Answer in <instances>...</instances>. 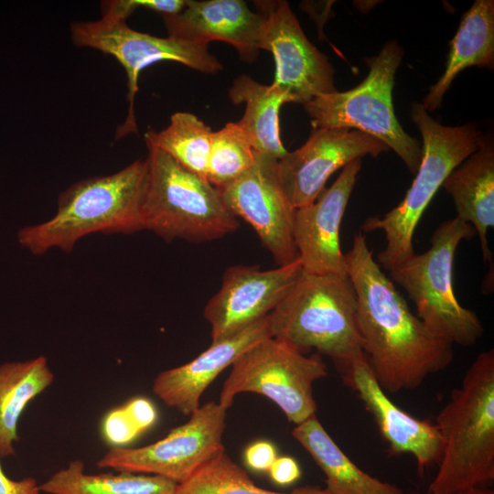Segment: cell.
<instances>
[{
    "label": "cell",
    "instance_id": "2",
    "mask_svg": "<svg viewBox=\"0 0 494 494\" xmlns=\"http://www.w3.org/2000/svg\"><path fill=\"white\" fill-rule=\"evenodd\" d=\"M146 176L145 158L116 173L75 182L59 196L51 218L17 231L18 243L35 255L52 249L70 252L81 238L92 233L130 234L145 230Z\"/></svg>",
    "mask_w": 494,
    "mask_h": 494
},
{
    "label": "cell",
    "instance_id": "33",
    "mask_svg": "<svg viewBox=\"0 0 494 494\" xmlns=\"http://www.w3.org/2000/svg\"><path fill=\"white\" fill-rule=\"evenodd\" d=\"M0 494H40V489L33 478L10 479L4 473L0 463Z\"/></svg>",
    "mask_w": 494,
    "mask_h": 494
},
{
    "label": "cell",
    "instance_id": "31",
    "mask_svg": "<svg viewBox=\"0 0 494 494\" xmlns=\"http://www.w3.org/2000/svg\"><path fill=\"white\" fill-rule=\"evenodd\" d=\"M244 457L246 465L252 469L268 471L277 458V453L272 443L258 441L247 447Z\"/></svg>",
    "mask_w": 494,
    "mask_h": 494
},
{
    "label": "cell",
    "instance_id": "13",
    "mask_svg": "<svg viewBox=\"0 0 494 494\" xmlns=\"http://www.w3.org/2000/svg\"><path fill=\"white\" fill-rule=\"evenodd\" d=\"M257 3L263 16L260 49L271 52L275 65L273 83L303 105L316 96L336 91L333 66L307 39L288 3Z\"/></svg>",
    "mask_w": 494,
    "mask_h": 494
},
{
    "label": "cell",
    "instance_id": "14",
    "mask_svg": "<svg viewBox=\"0 0 494 494\" xmlns=\"http://www.w3.org/2000/svg\"><path fill=\"white\" fill-rule=\"evenodd\" d=\"M302 273L299 259L274 269L235 265L223 274L220 290L209 300L204 317L211 340L234 336L270 315Z\"/></svg>",
    "mask_w": 494,
    "mask_h": 494
},
{
    "label": "cell",
    "instance_id": "10",
    "mask_svg": "<svg viewBox=\"0 0 494 494\" xmlns=\"http://www.w3.org/2000/svg\"><path fill=\"white\" fill-rule=\"evenodd\" d=\"M70 32L76 46L114 57L126 72L128 112L117 129V139L137 133L134 98L139 73L147 66L170 60L207 74H216L222 70L219 59L209 53L208 45L139 32L129 27L124 20L102 16L91 22H76L71 24Z\"/></svg>",
    "mask_w": 494,
    "mask_h": 494
},
{
    "label": "cell",
    "instance_id": "32",
    "mask_svg": "<svg viewBox=\"0 0 494 494\" xmlns=\"http://www.w3.org/2000/svg\"><path fill=\"white\" fill-rule=\"evenodd\" d=\"M268 471L274 482L281 486L293 484L301 476L297 462L290 456H277Z\"/></svg>",
    "mask_w": 494,
    "mask_h": 494
},
{
    "label": "cell",
    "instance_id": "25",
    "mask_svg": "<svg viewBox=\"0 0 494 494\" xmlns=\"http://www.w3.org/2000/svg\"><path fill=\"white\" fill-rule=\"evenodd\" d=\"M178 484L155 475L130 472L88 474L74 459L40 486L47 494H175Z\"/></svg>",
    "mask_w": 494,
    "mask_h": 494
},
{
    "label": "cell",
    "instance_id": "24",
    "mask_svg": "<svg viewBox=\"0 0 494 494\" xmlns=\"http://www.w3.org/2000/svg\"><path fill=\"white\" fill-rule=\"evenodd\" d=\"M53 381L54 374L43 356L0 364V456L15 455L22 413Z\"/></svg>",
    "mask_w": 494,
    "mask_h": 494
},
{
    "label": "cell",
    "instance_id": "1",
    "mask_svg": "<svg viewBox=\"0 0 494 494\" xmlns=\"http://www.w3.org/2000/svg\"><path fill=\"white\" fill-rule=\"evenodd\" d=\"M357 296L362 349L385 392L417 389L454 359L453 345L433 334L409 308L373 259L361 231L345 253Z\"/></svg>",
    "mask_w": 494,
    "mask_h": 494
},
{
    "label": "cell",
    "instance_id": "4",
    "mask_svg": "<svg viewBox=\"0 0 494 494\" xmlns=\"http://www.w3.org/2000/svg\"><path fill=\"white\" fill-rule=\"evenodd\" d=\"M273 338L329 357L338 370L363 352L357 296L349 275L301 273L269 315Z\"/></svg>",
    "mask_w": 494,
    "mask_h": 494
},
{
    "label": "cell",
    "instance_id": "19",
    "mask_svg": "<svg viewBox=\"0 0 494 494\" xmlns=\"http://www.w3.org/2000/svg\"><path fill=\"white\" fill-rule=\"evenodd\" d=\"M272 337L269 315L240 333L211 345L191 361L160 372L154 393L167 406L185 415L199 407V399L215 378L249 347Z\"/></svg>",
    "mask_w": 494,
    "mask_h": 494
},
{
    "label": "cell",
    "instance_id": "26",
    "mask_svg": "<svg viewBox=\"0 0 494 494\" xmlns=\"http://www.w3.org/2000/svg\"><path fill=\"white\" fill-rule=\"evenodd\" d=\"M212 133L211 128L195 114L177 112L171 115L166 128L159 132L148 129L145 139L146 144L206 179Z\"/></svg>",
    "mask_w": 494,
    "mask_h": 494
},
{
    "label": "cell",
    "instance_id": "22",
    "mask_svg": "<svg viewBox=\"0 0 494 494\" xmlns=\"http://www.w3.org/2000/svg\"><path fill=\"white\" fill-rule=\"evenodd\" d=\"M293 437L307 451L326 477L332 494H404L360 468L335 443L316 415L296 424Z\"/></svg>",
    "mask_w": 494,
    "mask_h": 494
},
{
    "label": "cell",
    "instance_id": "16",
    "mask_svg": "<svg viewBox=\"0 0 494 494\" xmlns=\"http://www.w3.org/2000/svg\"><path fill=\"white\" fill-rule=\"evenodd\" d=\"M360 168V158L349 163L313 203L295 209L293 235L303 272L349 275L339 228Z\"/></svg>",
    "mask_w": 494,
    "mask_h": 494
},
{
    "label": "cell",
    "instance_id": "5",
    "mask_svg": "<svg viewBox=\"0 0 494 494\" xmlns=\"http://www.w3.org/2000/svg\"><path fill=\"white\" fill-rule=\"evenodd\" d=\"M410 117L423 143L415 177L396 207L381 217L366 219L361 227L365 232H384L386 245L376 262L387 271L414 253L413 233L424 210L447 176L478 148L483 138L473 124L443 125L419 102L412 103Z\"/></svg>",
    "mask_w": 494,
    "mask_h": 494
},
{
    "label": "cell",
    "instance_id": "34",
    "mask_svg": "<svg viewBox=\"0 0 494 494\" xmlns=\"http://www.w3.org/2000/svg\"><path fill=\"white\" fill-rule=\"evenodd\" d=\"M410 494H421V493L412 492ZM427 494H430V493H427ZM450 494H494V490L489 489V487H487V488H473V489H469L456 491V492L450 493Z\"/></svg>",
    "mask_w": 494,
    "mask_h": 494
},
{
    "label": "cell",
    "instance_id": "28",
    "mask_svg": "<svg viewBox=\"0 0 494 494\" xmlns=\"http://www.w3.org/2000/svg\"><path fill=\"white\" fill-rule=\"evenodd\" d=\"M256 156L237 122H230L212 133L206 179L215 188L227 185L249 170Z\"/></svg>",
    "mask_w": 494,
    "mask_h": 494
},
{
    "label": "cell",
    "instance_id": "6",
    "mask_svg": "<svg viewBox=\"0 0 494 494\" xmlns=\"http://www.w3.org/2000/svg\"><path fill=\"white\" fill-rule=\"evenodd\" d=\"M476 235L472 225L457 218L443 221L432 233L430 247L413 253L389 270V278L403 287L416 316L436 337L468 347L483 336L478 315L457 301L453 287L456 251Z\"/></svg>",
    "mask_w": 494,
    "mask_h": 494
},
{
    "label": "cell",
    "instance_id": "3",
    "mask_svg": "<svg viewBox=\"0 0 494 494\" xmlns=\"http://www.w3.org/2000/svg\"><path fill=\"white\" fill-rule=\"evenodd\" d=\"M444 448L430 494L487 488L494 480V349L480 352L435 418Z\"/></svg>",
    "mask_w": 494,
    "mask_h": 494
},
{
    "label": "cell",
    "instance_id": "29",
    "mask_svg": "<svg viewBox=\"0 0 494 494\" xmlns=\"http://www.w3.org/2000/svg\"><path fill=\"white\" fill-rule=\"evenodd\" d=\"M156 417V410L148 399L134 398L105 414L101 425L102 437L112 446H125L150 428Z\"/></svg>",
    "mask_w": 494,
    "mask_h": 494
},
{
    "label": "cell",
    "instance_id": "30",
    "mask_svg": "<svg viewBox=\"0 0 494 494\" xmlns=\"http://www.w3.org/2000/svg\"><path fill=\"white\" fill-rule=\"evenodd\" d=\"M186 0H110L102 2V16L124 20L137 8H146L163 15L179 13Z\"/></svg>",
    "mask_w": 494,
    "mask_h": 494
},
{
    "label": "cell",
    "instance_id": "11",
    "mask_svg": "<svg viewBox=\"0 0 494 494\" xmlns=\"http://www.w3.org/2000/svg\"><path fill=\"white\" fill-rule=\"evenodd\" d=\"M226 412L219 403L209 402L164 438L136 448L112 446L96 465L118 472L159 476L181 484L225 450Z\"/></svg>",
    "mask_w": 494,
    "mask_h": 494
},
{
    "label": "cell",
    "instance_id": "9",
    "mask_svg": "<svg viewBox=\"0 0 494 494\" xmlns=\"http://www.w3.org/2000/svg\"><path fill=\"white\" fill-rule=\"evenodd\" d=\"M231 366L219 400L225 409L237 394L254 392L274 402L295 425L316 415L313 384L328 374L320 354L306 356L270 337L249 347Z\"/></svg>",
    "mask_w": 494,
    "mask_h": 494
},
{
    "label": "cell",
    "instance_id": "23",
    "mask_svg": "<svg viewBox=\"0 0 494 494\" xmlns=\"http://www.w3.org/2000/svg\"><path fill=\"white\" fill-rule=\"evenodd\" d=\"M234 104L245 103L242 117L237 122L253 149L262 155L279 160L287 154L280 138L279 111L294 98L275 84H262L249 75L234 79L230 90Z\"/></svg>",
    "mask_w": 494,
    "mask_h": 494
},
{
    "label": "cell",
    "instance_id": "12",
    "mask_svg": "<svg viewBox=\"0 0 494 494\" xmlns=\"http://www.w3.org/2000/svg\"><path fill=\"white\" fill-rule=\"evenodd\" d=\"M277 161L257 153L249 170L217 189L228 209L253 228L282 266L298 260V252L293 235L295 209L280 183Z\"/></svg>",
    "mask_w": 494,
    "mask_h": 494
},
{
    "label": "cell",
    "instance_id": "15",
    "mask_svg": "<svg viewBox=\"0 0 494 494\" xmlns=\"http://www.w3.org/2000/svg\"><path fill=\"white\" fill-rule=\"evenodd\" d=\"M389 147L377 138L348 128L313 129L306 142L277 161L282 188L295 209L313 203L339 168Z\"/></svg>",
    "mask_w": 494,
    "mask_h": 494
},
{
    "label": "cell",
    "instance_id": "27",
    "mask_svg": "<svg viewBox=\"0 0 494 494\" xmlns=\"http://www.w3.org/2000/svg\"><path fill=\"white\" fill-rule=\"evenodd\" d=\"M175 494H332L326 488L303 486L289 493H280L260 488L247 472L225 452H221L189 479L178 484Z\"/></svg>",
    "mask_w": 494,
    "mask_h": 494
},
{
    "label": "cell",
    "instance_id": "21",
    "mask_svg": "<svg viewBox=\"0 0 494 494\" xmlns=\"http://www.w3.org/2000/svg\"><path fill=\"white\" fill-rule=\"evenodd\" d=\"M471 66L493 70V0H476L462 16L458 29L449 42L445 71L429 88L422 103L424 109L432 112L440 107L445 93L456 75Z\"/></svg>",
    "mask_w": 494,
    "mask_h": 494
},
{
    "label": "cell",
    "instance_id": "8",
    "mask_svg": "<svg viewBox=\"0 0 494 494\" xmlns=\"http://www.w3.org/2000/svg\"><path fill=\"white\" fill-rule=\"evenodd\" d=\"M403 57L397 41L387 42L377 55L364 59L369 72L360 84L346 91L316 96L304 107L313 129L348 128L370 134L395 152L415 175L422 148L398 122L392 96Z\"/></svg>",
    "mask_w": 494,
    "mask_h": 494
},
{
    "label": "cell",
    "instance_id": "17",
    "mask_svg": "<svg viewBox=\"0 0 494 494\" xmlns=\"http://www.w3.org/2000/svg\"><path fill=\"white\" fill-rule=\"evenodd\" d=\"M338 372L372 415L392 454L412 455L420 472L431 465H438L444 442L437 426L413 417L390 400L378 383L364 352Z\"/></svg>",
    "mask_w": 494,
    "mask_h": 494
},
{
    "label": "cell",
    "instance_id": "7",
    "mask_svg": "<svg viewBox=\"0 0 494 494\" xmlns=\"http://www.w3.org/2000/svg\"><path fill=\"white\" fill-rule=\"evenodd\" d=\"M146 145L145 230L167 242H204L239 228L237 218L225 206L217 188L158 148Z\"/></svg>",
    "mask_w": 494,
    "mask_h": 494
},
{
    "label": "cell",
    "instance_id": "20",
    "mask_svg": "<svg viewBox=\"0 0 494 494\" xmlns=\"http://www.w3.org/2000/svg\"><path fill=\"white\" fill-rule=\"evenodd\" d=\"M442 187L453 199L456 216L478 233L483 261L492 262L487 232L494 226V144L484 136L478 148L457 166Z\"/></svg>",
    "mask_w": 494,
    "mask_h": 494
},
{
    "label": "cell",
    "instance_id": "18",
    "mask_svg": "<svg viewBox=\"0 0 494 494\" xmlns=\"http://www.w3.org/2000/svg\"><path fill=\"white\" fill-rule=\"evenodd\" d=\"M162 16L168 37L202 45L226 42L245 63L258 57L263 16L244 1L186 0L179 13Z\"/></svg>",
    "mask_w": 494,
    "mask_h": 494
}]
</instances>
